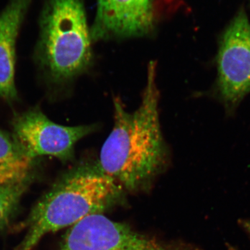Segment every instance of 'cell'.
I'll list each match as a JSON object with an SVG mask.
<instances>
[{
  "mask_svg": "<svg viewBox=\"0 0 250 250\" xmlns=\"http://www.w3.org/2000/svg\"><path fill=\"white\" fill-rule=\"evenodd\" d=\"M156 62H149L139 107L128 112L113 99L114 124L104 143L98 163L105 173L129 190L150 182L165 167L169 151L159 118Z\"/></svg>",
  "mask_w": 250,
  "mask_h": 250,
  "instance_id": "cell-1",
  "label": "cell"
},
{
  "mask_svg": "<svg viewBox=\"0 0 250 250\" xmlns=\"http://www.w3.org/2000/svg\"><path fill=\"white\" fill-rule=\"evenodd\" d=\"M123 187L98 161H83L65 172L33 207L22 224L26 234L16 250H32L48 233L85 217L103 214L122 198Z\"/></svg>",
  "mask_w": 250,
  "mask_h": 250,
  "instance_id": "cell-2",
  "label": "cell"
},
{
  "mask_svg": "<svg viewBox=\"0 0 250 250\" xmlns=\"http://www.w3.org/2000/svg\"><path fill=\"white\" fill-rule=\"evenodd\" d=\"M39 25L36 59L50 83L65 84L88 71L93 41L82 0H48Z\"/></svg>",
  "mask_w": 250,
  "mask_h": 250,
  "instance_id": "cell-3",
  "label": "cell"
},
{
  "mask_svg": "<svg viewBox=\"0 0 250 250\" xmlns=\"http://www.w3.org/2000/svg\"><path fill=\"white\" fill-rule=\"evenodd\" d=\"M12 127L13 138L32 160L49 156L62 162L72 160L77 143L98 129L96 125L57 124L39 107L16 115Z\"/></svg>",
  "mask_w": 250,
  "mask_h": 250,
  "instance_id": "cell-4",
  "label": "cell"
},
{
  "mask_svg": "<svg viewBox=\"0 0 250 250\" xmlns=\"http://www.w3.org/2000/svg\"><path fill=\"white\" fill-rule=\"evenodd\" d=\"M217 64L220 95L227 104H236L250 93V22L243 11L224 33Z\"/></svg>",
  "mask_w": 250,
  "mask_h": 250,
  "instance_id": "cell-5",
  "label": "cell"
},
{
  "mask_svg": "<svg viewBox=\"0 0 250 250\" xmlns=\"http://www.w3.org/2000/svg\"><path fill=\"white\" fill-rule=\"evenodd\" d=\"M59 250H179L134 231L103 214H94L72 225Z\"/></svg>",
  "mask_w": 250,
  "mask_h": 250,
  "instance_id": "cell-6",
  "label": "cell"
},
{
  "mask_svg": "<svg viewBox=\"0 0 250 250\" xmlns=\"http://www.w3.org/2000/svg\"><path fill=\"white\" fill-rule=\"evenodd\" d=\"M92 41L143 37L154 29L153 0H96Z\"/></svg>",
  "mask_w": 250,
  "mask_h": 250,
  "instance_id": "cell-7",
  "label": "cell"
},
{
  "mask_svg": "<svg viewBox=\"0 0 250 250\" xmlns=\"http://www.w3.org/2000/svg\"><path fill=\"white\" fill-rule=\"evenodd\" d=\"M31 0H10L0 13V98L11 103L18 99L15 82L16 42Z\"/></svg>",
  "mask_w": 250,
  "mask_h": 250,
  "instance_id": "cell-8",
  "label": "cell"
},
{
  "mask_svg": "<svg viewBox=\"0 0 250 250\" xmlns=\"http://www.w3.org/2000/svg\"><path fill=\"white\" fill-rule=\"evenodd\" d=\"M34 161L20 147L12 135L0 129V179L4 184L34 177Z\"/></svg>",
  "mask_w": 250,
  "mask_h": 250,
  "instance_id": "cell-9",
  "label": "cell"
},
{
  "mask_svg": "<svg viewBox=\"0 0 250 250\" xmlns=\"http://www.w3.org/2000/svg\"><path fill=\"white\" fill-rule=\"evenodd\" d=\"M33 178L34 177L22 182L0 185V230L9 224L16 213L20 201Z\"/></svg>",
  "mask_w": 250,
  "mask_h": 250,
  "instance_id": "cell-10",
  "label": "cell"
},
{
  "mask_svg": "<svg viewBox=\"0 0 250 250\" xmlns=\"http://www.w3.org/2000/svg\"><path fill=\"white\" fill-rule=\"evenodd\" d=\"M4 184H4V182H3L2 181H1V179H0V185H4Z\"/></svg>",
  "mask_w": 250,
  "mask_h": 250,
  "instance_id": "cell-11",
  "label": "cell"
}]
</instances>
